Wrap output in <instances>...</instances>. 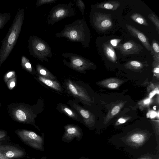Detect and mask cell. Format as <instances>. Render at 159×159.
Segmentation results:
<instances>
[{
    "label": "cell",
    "mask_w": 159,
    "mask_h": 159,
    "mask_svg": "<svg viewBox=\"0 0 159 159\" xmlns=\"http://www.w3.org/2000/svg\"><path fill=\"white\" fill-rule=\"evenodd\" d=\"M0 152L6 157L9 158L22 157L25 154L24 151L17 148L4 145H0Z\"/></svg>",
    "instance_id": "obj_13"
},
{
    "label": "cell",
    "mask_w": 159,
    "mask_h": 159,
    "mask_svg": "<svg viewBox=\"0 0 159 159\" xmlns=\"http://www.w3.org/2000/svg\"><path fill=\"white\" fill-rule=\"evenodd\" d=\"M65 132L62 137V140L69 143L75 138L78 141H80L83 137L82 130L77 126L74 125H68L64 126Z\"/></svg>",
    "instance_id": "obj_10"
},
{
    "label": "cell",
    "mask_w": 159,
    "mask_h": 159,
    "mask_svg": "<svg viewBox=\"0 0 159 159\" xmlns=\"http://www.w3.org/2000/svg\"><path fill=\"white\" fill-rule=\"evenodd\" d=\"M11 15L10 13H0V30L2 29L10 20Z\"/></svg>",
    "instance_id": "obj_23"
},
{
    "label": "cell",
    "mask_w": 159,
    "mask_h": 159,
    "mask_svg": "<svg viewBox=\"0 0 159 159\" xmlns=\"http://www.w3.org/2000/svg\"><path fill=\"white\" fill-rule=\"evenodd\" d=\"M147 64L145 62H143L136 61H130L128 62L125 66L127 68L134 70H140Z\"/></svg>",
    "instance_id": "obj_20"
},
{
    "label": "cell",
    "mask_w": 159,
    "mask_h": 159,
    "mask_svg": "<svg viewBox=\"0 0 159 159\" xmlns=\"http://www.w3.org/2000/svg\"><path fill=\"white\" fill-rule=\"evenodd\" d=\"M61 109L64 112L70 117L74 118H76L77 115L76 114L68 107L65 106H62Z\"/></svg>",
    "instance_id": "obj_26"
},
{
    "label": "cell",
    "mask_w": 159,
    "mask_h": 159,
    "mask_svg": "<svg viewBox=\"0 0 159 159\" xmlns=\"http://www.w3.org/2000/svg\"><path fill=\"white\" fill-rule=\"evenodd\" d=\"M0 107H1V103H0Z\"/></svg>",
    "instance_id": "obj_42"
},
{
    "label": "cell",
    "mask_w": 159,
    "mask_h": 159,
    "mask_svg": "<svg viewBox=\"0 0 159 159\" xmlns=\"http://www.w3.org/2000/svg\"><path fill=\"white\" fill-rule=\"evenodd\" d=\"M125 26L131 35L138 39L148 51H150L151 44L149 43L148 39L145 34L130 25L126 24Z\"/></svg>",
    "instance_id": "obj_12"
},
{
    "label": "cell",
    "mask_w": 159,
    "mask_h": 159,
    "mask_svg": "<svg viewBox=\"0 0 159 159\" xmlns=\"http://www.w3.org/2000/svg\"><path fill=\"white\" fill-rule=\"evenodd\" d=\"M1 143H0V145H1ZM0 159H12L11 158H9L6 157L4 155L2 154L0 152Z\"/></svg>",
    "instance_id": "obj_35"
},
{
    "label": "cell",
    "mask_w": 159,
    "mask_h": 159,
    "mask_svg": "<svg viewBox=\"0 0 159 159\" xmlns=\"http://www.w3.org/2000/svg\"><path fill=\"white\" fill-rule=\"evenodd\" d=\"M115 48L119 50L121 54L123 56L138 55L143 50V48L141 45L132 40L123 44L120 43Z\"/></svg>",
    "instance_id": "obj_9"
},
{
    "label": "cell",
    "mask_w": 159,
    "mask_h": 159,
    "mask_svg": "<svg viewBox=\"0 0 159 159\" xmlns=\"http://www.w3.org/2000/svg\"><path fill=\"white\" fill-rule=\"evenodd\" d=\"M151 54L154 61H159V45L158 42L153 39L151 44Z\"/></svg>",
    "instance_id": "obj_19"
},
{
    "label": "cell",
    "mask_w": 159,
    "mask_h": 159,
    "mask_svg": "<svg viewBox=\"0 0 159 159\" xmlns=\"http://www.w3.org/2000/svg\"><path fill=\"white\" fill-rule=\"evenodd\" d=\"M118 121L120 123H123L125 122L126 120L120 118L118 120Z\"/></svg>",
    "instance_id": "obj_38"
},
{
    "label": "cell",
    "mask_w": 159,
    "mask_h": 159,
    "mask_svg": "<svg viewBox=\"0 0 159 159\" xmlns=\"http://www.w3.org/2000/svg\"><path fill=\"white\" fill-rule=\"evenodd\" d=\"M92 22L96 29L103 31L111 28L113 25L111 15L101 12L93 13Z\"/></svg>",
    "instance_id": "obj_8"
},
{
    "label": "cell",
    "mask_w": 159,
    "mask_h": 159,
    "mask_svg": "<svg viewBox=\"0 0 159 159\" xmlns=\"http://www.w3.org/2000/svg\"><path fill=\"white\" fill-rule=\"evenodd\" d=\"M16 80L15 78L8 80L7 83V86L10 89H12L15 86Z\"/></svg>",
    "instance_id": "obj_30"
},
{
    "label": "cell",
    "mask_w": 159,
    "mask_h": 159,
    "mask_svg": "<svg viewBox=\"0 0 159 159\" xmlns=\"http://www.w3.org/2000/svg\"><path fill=\"white\" fill-rule=\"evenodd\" d=\"M15 72L14 71H10L7 73L4 77V80L5 82L8 80L15 78Z\"/></svg>",
    "instance_id": "obj_29"
},
{
    "label": "cell",
    "mask_w": 159,
    "mask_h": 159,
    "mask_svg": "<svg viewBox=\"0 0 159 159\" xmlns=\"http://www.w3.org/2000/svg\"><path fill=\"white\" fill-rule=\"evenodd\" d=\"M74 1L75 2L76 5L79 8L82 15L84 16L85 6L83 1L82 0H74Z\"/></svg>",
    "instance_id": "obj_27"
},
{
    "label": "cell",
    "mask_w": 159,
    "mask_h": 159,
    "mask_svg": "<svg viewBox=\"0 0 159 159\" xmlns=\"http://www.w3.org/2000/svg\"><path fill=\"white\" fill-rule=\"evenodd\" d=\"M62 59L64 64L68 67L78 72L83 73L86 70L91 69L94 66L93 62L82 56L71 53H63Z\"/></svg>",
    "instance_id": "obj_5"
},
{
    "label": "cell",
    "mask_w": 159,
    "mask_h": 159,
    "mask_svg": "<svg viewBox=\"0 0 159 159\" xmlns=\"http://www.w3.org/2000/svg\"><path fill=\"white\" fill-rule=\"evenodd\" d=\"M130 18L136 23L145 26L149 25L146 19L142 15L138 12H135L130 16Z\"/></svg>",
    "instance_id": "obj_21"
},
{
    "label": "cell",
    "mask_w": 159,
    "mask_h": 159,
    "mask_svg": "<svg viewBox=\"0 0 159 159\" xmlns=\"http://www.w3.org/2000/svg\"><path fill=\"white\" fill-rule=\"evenodd\" d=\"M36 69L38 72L41 75V76L51 80L55 79L54 75L43 66L38 64L36 66Z\"/></svg>",
    "instance_id": "obj_18"
},
{
    "label": "cell",
    "mask_w": 159,
    "mask_h": 159,
    "mask_svg": "<svg viewBox=\"0 0 159 159\" xmlns=\"http://www.w3.org/2000/svg\"><path fill=\"white\" fill-rule=\"evenodd\" d=\"M148 17L153 23L159 34V20L158 17L152 12L148 14Z\"/></svg>",
    "instance_id": "obj_25"
},
{
    "label": "cell",
    "mask_w": 159,
    "mask_h": 159,
    "mask_svg": "<svg viewBox=\"0 0 159 159\" xmlns=\"http://www.w3.org/2000/svg\"><path fill=\"white\" fill-rule=\"evenodd\" d=\"M23 8L17 12L6 36L1 41L0 48V67L8 58L17 41L24 23Z\"/></svg>",
    "instance_id": "obj_1"
},
{
    "label": "cell",
    "mask_w": 159,
    "mask_h": 159,
    "mask_svg": "<svg viewBox=\"0 0 159 159\" xmlns=\"http://www.w3.org/2000/svg\"><path fill=\"white\" fill-rule=\"evenodd\" d=\"M31 159H35L34 158H33ZM40 159H47V157L45 156H43L41 158H40Z\"/></svg>",
    "instance_id": "obj_40"
},
{
    "label": "cell",
    "mask_w": 159,
    "mask_h": 159,
    "mask_svg": "<svg viewBox=\"0 0 159 159\" xmlns=\"http://www.w3.org/2000/svg\"><path fill=\"white\" fill-rule=\"evenodd\" d=\"M121 40L118 39H112L110 41V43L113 47L116 48L120 43Z\"/></svg>",
    "instance_id": "obj_31"
},
{
    "label": "cell",
    "mask_w": 159,
    "mask_h": 159,
    "mask_svg": "<svg viewBox=\"0 0 159 159\" xmlns=\"http://www.w3.org/2000/svg\"><path fill=\"white\" fill-rule=\"evenodd\" d=\"M120 107L118 106L114 107L112 110L111 114L112 115H115L117 114L119 112Z\"/></svg>",
    "instance_id": "obj_32"
},
{
    "label": "cell",
    "mask_w": 159,
    "mask_h": 159,
    "mask_svg": "<svg viewBox=\"0 0 159 159\" xmlns=\"http://www.w3.org/2000/svg\"><path fill=\"white\" fill-rule=\"evenodd\" d=\"M57 0H37L36 5L37 7L45 4H51L54 3Z\"/></svg>",
    "instance_id": "obj_28"
},
{
    "label": "cell",
    "mask_w": 159,
    "mask_h": 159,
    "mask_svg": "<svg viewBox=\"0 0 159 159\" xmlns=\"http://www.w3.org/2000/svg\"><path fill=\"white\" fill-rule=\"evenodd\" d=\"M144 136L141 134L136 133L133 134L130 137V139L132 142L136 143H142L145 140Z\"/></svg>",
    "instance_id": "obj_24"
},
{
    "label": "cell",
    "mask_w": 159,
    "mask_h": 159,
    "mask_svg": "<svg viewBox=\"0 0 159 159\" xmlns=\"http://www.w3.org/2000/svg\"><path fill=\"white\" fill-rule=\"evenodd\" d=\"M39 80L48 86L57 91H61V87L57 81L46 79L42 76H39Z\"/></svg>",
    "instance_id": "obj_17"
},
{
    "label": "cell",
    "mask_w": 159,
    "mask_h": 159,
    "mask_svg": "<svg viewBox=\"0 0 159 159\" xmlns=\"http://www.w3.org/2000/svg\"><path fill=\"white\" fill-rule=\"evenodd\" d=\"M16 133L21 140L31 147L43 152L44 134L42 133L39 135L34 132L25 129L17 130Z\"/></svg>",
    "instance_id": "obj_7"
},
{
    "label": "cell",
    "mask_w": 159,
    "mask_h": 159,
    "mask_svg": "<svg viewBox=\"0 0 159 159\" xmlns=\"http://www.w3.org/2000/svg\"><path fill=\"white\" fill-rule=\"evenodd\" d=\"M28 48L30 54L42 62H48V57L51 58V49L46 41L35 35L30 36L28 40Z\"/></svg>",
    "instance_id": "obj_3"
},
{
    "label": "cell",
    "mask_w": 159,
    "mask_h": 159,
    "mask_svg": "<svg viewBox=\"0 0 159 159\" xmlns=\"http://www.w3.org/2000/svg\"><path fill=\"white\" fill-rule=\"evenodd\" d=\"M150 102V99L149 98H148L145 99L144 101V103L145 104H148Z\"/></svg>",
    "instance_id": "obj_39"
},
{
    "label": "cell",
    "mask_w": 159,
    "mask_h": 159,
    "mask_svg": "<svg viewBox=\"0 0 159 159\" xmlns=\"http://www.w3.org/2000/svg\"></svg>",
    "instance_id": "obj_43"
},
{
    "label": "cell",
    "mask_w": 159,
    "mask_h": 159,
    "mask_svg": "<svg viewBox=\"0 0 159 159\" xmlns=\"http://www.w3.org/2000/svg\"><path fill=\"white\" fill-rule=\"evenodd\" d=\"M73 106L83 117L85 124L89 125L93 122V116L89 111L76 104H74Z\"/></svg>",
    "instance_id": "obj_15"
},
{
    "label": "cell",
    "mask_w": 159,
    "mask_h": 159,
    "mask_svg": "<svg viewBox=\"0 0 159 159\" xmlns=\"http://www.w3.org/2000/svg\"><path fill=\"white\" fill-rule=\"evenodd\" d=\"M67 89L74 96L81 101L90 102V98L84 89L73 82L68 80L66 83Z\"/></svg>",
    "instance_id": "obj_11"
},
{
    "label": "cell",
    "mask_w": 159,
    "mask_h": 159,
    "mask_svg": "<svg viewBox=\"0 0 159 159\" xmlns=\"http://www.w3.org/2000/svg\"><path fill=\"white\" fill-rule=\"evenodd\" d=\"M78 159H88L87 158L85 157H80V158H78Z\"/></svg>",
    "instance_id": "obj_41"
},
{
    "label": "cell",
    "mask_w": 159,
    "mask_h": 159,
    "mask_svg": "<svg viewBox=\"0 0 159 159\" xmlns=\"http://www.w3.org/2000/svg\"><path fill=\"white\" fill-rule=\"evenodd\" d=\"M8 112L15 121L32 124L34 115L31 109L23 103H12L8 106Z\"/></svg>",
    "instance_id": "obj_4"
},
{
    "label": "cell",
    "mask_w": 159,
    "mask_h": 159,
    "mask_svg": "<svg viewBox=\"0 0 159 159\" xmlns=\"http://www.w3.org/2000/svg\"><path fill=\"white\" fill-rule=\"evenodd\" d=\"M6 135L5 132L3 131H0V139H2L6 136Z\"/></svg>",
    "instance_id": "obj_34"
},
{
    "label": "cell",
    "mask_w": 159,
    "mask_h": 159,
    "mask_svg": "<svg viewBox=\"0 0 159 159\" xmlns=\"http://www.w3.org/2000/svg\"><path fill=\"white\" fill-rule=\"evenodd\" d=\"M21 65L25 70L30 73H32L33 69L29 60L24 56L21 58Z\"/></svg>",
    "instance_id": "obj_22"
},
{
    "label": "cell",
    "mask_w": 159,
    "mask_h": 159,
    "mask_svg": "<svg viewBox=\"0 0 159 159\" xmlns=\"http://www.w3.org/2000/svg\"><path fill=\"white\" fill-rule=\"evenodd\" d=\"M107 86L111 89H115L118 87V85L116 83H111L109 84Z\"/></svg>",
    "instance_id": "obj_33"
},
{
    "label": "cell",
    "mask_w": 159,
    "mask_h": 159,
    "mask_svg": "<svg viewBox=\"0 0 159 159\" xmlns=\"http://www.w3.org/2000/svg\"><path fill=\"white\" fill-rule=\"evenodd\" d=\"M120 3L117 1L112 0L101 2L96 6L97 8L108 9L112 11L116 10L120 6Z\"/></svg>",
    "instance_id": "obj_16"
},
{
    "label": "cell",
    "mask_w": 159,
    "mask_h": 159,
    "mask_svg": "<svg viewBox=\"0 0 159 159\" xmlns=\"http://www.w3.org/2000/svg\"><path fill=\"white\" fill-rule=\"evenodd\" d=\"M156 93H157L156 90H154L152 92L149 94L150 98H152Z\"/></svg>",
    "instance_id": "obj_36"
},
{
    "label": "cell",
    "mask_w": 159,
    "mask_h": 159,
    "mask_svg": "<svg viewBox=\"0 0 159 159\" xmlns=\"http://www.w3.org/2000/svg\"><path fill=\"white\" fill-rule=\"evenodd\" d=\"M157 115V114L156 112L155 111H152L151 113L150 116L151 118H153L155 117Z\"/></svg>",
    "instance_id": "obj_37"
},
{
    "label": "cell",
    "mask_w": 159,
    "mask_h": 159,
    "mask_svg": "<svg viewBox=\"0 0 159 159\" xmlns=\"http://www.w3.org/2000/svg\"><path fill=\"white\" fill-rule=\"evenodd\" d=\"M55 36L65 38L70 41L79 42L84 48L88 47L90 38L89 30L83 19H77L65 25L63 30L56 33Z\"/></svg>",
    "instance_id": "obj_2"
},
{
    "label": "cell",
    "mask_w": 159,
    "mask_h": 159,
    "mask_svg": "<svg viewBox=\"0 0 159 159\" xmlns=\"http://www.w3.org/2000/svg\"><path fill=\"white\" fill-rule=\"evenodd\" d=\"M73 5L70 2L68 4H59L53 7L48 15V24L52 25L65 18L74 16L75 11Z\"/></svg>",
    "instance_id": "obj_6"
},
{
    "label": "cell",
    "mask_w": 159,
    "mask_h": 159,
    "mask_svg": "<svg viewBox=\"0 0 159 159\" xmlns=\"http://www.w3.org/2000/svg\"><path fill=\"white\" fill-rule=\"evenodd\" d=\"M102 48L107 58L109 61L115 62L117 60V56L113 47L110 43H103Z\"/></svg>",
    "instance_id": "obj_14"
}]
</instances>
